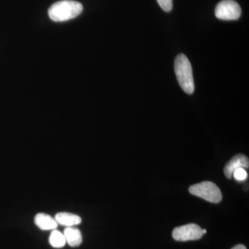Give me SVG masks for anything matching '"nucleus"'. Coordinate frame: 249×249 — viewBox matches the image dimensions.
I'll use <instances>...</instances> for the list:
<instances>
[{
    "label": "nucleus",
    "instance_id": "f257e3e1",
    "mask_svg": "<svg viewBox=\"0 0 249 249\" xmlns=\"http://www.w3.org/2000/svg\"><path fill=\"white\" fill-rule=\"evenodd\" d=\"M83 10V5L78 1L63 0L52 5L49 8L48 14L54 22H64L76 18Z\"/></svg>",
    "mask_w": 249,
    "mask_h": 249
},
{
    "label": "nucleus",
    "instance_id": "f03ea898",
    "mask_svg": "<svg viewBox=\"0 0 249 249\" xmlns=\"http://www.w3.org/2000/svg\"><path fill=\"white\" fill-rule=\"evenodd\" d=\"M175 71L178 84L188 94L195 91L194 78L191 62L184 54H179L175 61Z\"/></svg>",
    "mask_w": 249,
    "mask_h": 249
},
{
    "label": "nucleus",
    "instance_id": "7ed1b4c3",
    "mask_svg": "<svg viewBox=\"0 0 249 249\" xmlns=\"http://www.w3.org/2000/svg\"><path fill=\"white\" fill-rule=\"evenodd\" d=\"M189 192L193 196H199L209 202L217 204L222 199V192L215 183L211 181L196 183L189 188Z\"/></svg>",
    "mask_w": 249,
    "mask_h": 249
},
{
    "label": "nucleus",
    "instance_id": "20e7f679",
    "mask_svg": "<svg viewBox=\"0 0 249 249\" xmlns=\"http://www.w3.org/2000/svg\"><path fill=\"white\" fill-rule=\"evenodd\" d=\"M214 14L222 20H236L240 18L242 9L235 0H222L216 6Z\"/></svg>",
    "mask_w": 249,
    "mask_h": 249
},
{
    "label": "nucleus",
    "instance_id": "39448f33",
    "mask_svg": "<svg viewBox=\"0 0 249 249\" xmlns=\"http://www.w3.org/2000/svg\"><path fill=\"white\" fill-rule=\"evenodd\" d=\"M202 236V229L196 224H186L175 228L173 231L174 240L179 242L199 240Z\"/></svg>",
    "mask_w": 249,
    "mask_h": 249
},
{
    "label": "nucleus",
    "instance_id": "423d86ee",
    "mask_svg": "<svg viewBox=\"0 0 249 249\" xmlns=\"http://www.w3.org/2000/svg\"><path fill=\"white\" fill-rule=\"evenodd\" d=\"M249 160L248 157L244 155H237L232 157L231 160L228 162L224 168V172L228 178H231L232 176V173L237 168H249Z\"/></svg>",
    "mask_w": 249,
    "mask_h": 249
},
{
    "label": "nucleus",
    "instance_id": "0eeeda50",
    "mask_svg": "<svg viewBox=\"0 0 249 249\" xmlns=\"http://www.w3.org/2000/svg\"><path fill=\"white\" fill-rule=\"evenodd\" d=\"M34 221L36 225L43 231L55 230L58 225L55 218L42 213L36 214Z\"/></svg>",
    "mask_w": 249,
    "mask_h": 249
},
{
    "label": "nucleus",
    "instance_id": "6e6552de",
    "mask_svg": "<svg viewBox=\"0 0 249 249\" xmlns=\"http://www.w3.org/2000/svg\"><path fill=\"white\" fill-rule=\"evenodd\" d=\"M55 219L58 224L66 227H75L81 224L82 219L77 214L61 212L55 214Z\"/></svg>",
    "mask_w": 249,
    "mask_h": 249
},
{
    "label": "nucleus",
    "instance_id": "1a4fd4ad",
    "mask_svg": "<svg viewBox=\"0 0 249 249\" xmlns=\"http://www.w3.org/2000/svg\"><path fill=\"white\" fill-rule=\"evenodd\" d=\"M64 236H65L66 242L70 247H79L83 242L81 232L79 229L74 227H67L64 231Z\"/></svg>",
    "mask_w": 249,
    "mask_h": 249
},
{
    "label": "nucleus",
    "instance_id": "9d476101",
    "mask_svg": "<svg viewBox=\"0 0 249 249\" xmlns=\"http://www.w3.org/2000/svg\"><path fill=\"white\" fill-rule=\"evenodd\" d=\"M49 240L51 246L55 249L62 248L67 243L64 234L55 229L50 234Z\"/></svg>",
    "mask_w": 249,
    "mask_h": 249
},
{
    "label": "nucleus",
    "instance_id": "9b49d317",
    "mask_svg": "<svg viewBox=\"0 0 249 249\" xmlns=\"http://www.w3.org/2000/svg\"><path fill=\"white\" fill-rule=\"evenodd\" d=\"M232 176L236 181H244L248 178V173L246 171L245 168H239L232 173Z\"/></svg>",
    "mask_w": 249,
    "mask_h": 249
},
{
    "label": "nucleus",
    "instance_id": "f8f14e48",
    "mask_svg": "<svg viewBox=\"0 0 249 249\" xmlns=\"http://www.w3.org/2000/svg\"><path fill=\"white\" fill-rule=\"evenodd\" d=\"M157 1L165 12H170L173 9V0H157Z\"/></svg>",
    "mask_w": 249,
    "mask_h": 249
},
{
    "label": "nucleus",
    "instance_id": "ddd939ff",
    "mask_svg": "<svg viewBox=\"0 0 249 249\" xmlns=\"http://www.w3.org/2000/svg\"><path fill=\"white\" fill-rule=\"evenodd\" d=\"M231 249H247V247H245V245H237L235 246L233 248Z\"/></svg>",
    "mask_w": 249,
    "mask_h": 249
},
{
    "label": "nucleus",
    "instance_id": "4468645a",
    "mask_svg": "<svg viewBox=\"0 0 249 249\" xmlns=\"http://www.w3.org/2000/svg\"><path fill=\"white\" fill-rule=\"evenodd\" d=\"M206 232H207V231H206V229H202V233L203 234H206Z\"/></svg>",
    "mask_w": 249,
    "mask_h": 249
}]
</instances>
